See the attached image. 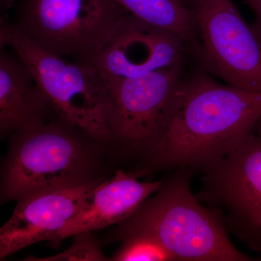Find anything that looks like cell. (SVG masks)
<instances>
[{
	"instance_id": "obj_1",
	"label": "cell",
	"mask_w": 261,
	"mask_h": 261,
	"mask_svg": "<svg viewBox=\"0 0 261 261\" xmlns=\"http://www.w3.org/2000/svg\"><path fill=\"white\" fill-rule=\"evenodd\" d=\"M260 116L261 93L219 83L191 59L169 128L139 172H208L254 133Z\"/></svg>"
},
{
	"instance_id": "obj_2",
	"label": "cell",
	"mask_w": 261,
	"mask_h": 261,
	"mask_svg": "<svg viewBox=\"0 0 261 261\" xmlns=\"http://www.w3.org/2000/svg\"><path fill=\"white\" fill-rule=\"evenodd\" d=\"M187 169L172 171L154 195L121 222L122 237L143 234L159 242L178 261H252L230 241L219 211L194 195Z\"/></svg>"
},
{
	"instance_id": "obj_3",
	"label": "cell",
	"mask_w": 261,
	"mask_h": 261,
	"mask_svg": "<svg viewBox=\"0 0 261 261\" xmlns=\"http://www.w3.org/2000/svg\"><path fill=\"white\" fill-rule=\"evenodd\" d=\"M1 47L14 51L37 81L57 116L94 140H113L106 80L88 61H69L39 47L13 23L1 20Z\"/></svg>"
},
{
	"instance_id": "obj_4",
	"label": "cell",
	"mask_w": 261,
	"mask_h": 261,
	"mask_svg": "<svg viewBox=\"0 0 261 261\" xmlns=\"http://www.w3.org/2000/svg\"><path fill=\"white\" fill-rule=\"evenodd\" d=\"M84 135L59 117L11 135L1 200H19L95 179L90 177L92 156Z\"/></svg>"
},
{
	"instance_id": "obj_5",
	"label": "cell",
	"mask_w": 261,
	"mask_h": 261,
	"mask_svg": "<svg viewBox=\"0 0 261 261\" xmlns=\"http://www.w3.org/2000/svg\"><path fill=\"white\" fill-rule=\"evenodd\" d=\"M127 13L114 0H22L13 24L49 53L89 61Z\"/></svg>"
},
{
	"instance_id": "obj_6",
	"label": "cell",
	"mask_w": 261,
	"mask_h": 261,
	"mask_svg": "<svg viewBox=\"0 0 261 261\" xmlns=\"http://www.w3.org/2000/svg\"><path fill=\"white\" fill-rule=\"evenodd\" d=\"M190 60L140 77L103 76L111 99L113 140L127 152L145 161L163 140L172 121Z\"/></svg>"
},
{
	"instance_id": "obj_7",
	"label": "cell",
	"mask_w": 261,
	"mask_h": 261,
	"mask_svg": "<svg viewBox=\"0 0 261 261\" xmlns=\"http://www.w3.org/2000/svg\"><path fill=\"white\" fill-rule=\"evenodd\" d=\"M192 10L199 42L191 59L231 87L261 93V35L231 0H182Z\"/></svg>"
},
{
	"instance_id": "obj_8",
	"label": "cell",
	"mask_w": 261,
	"mask_h": 261,
	"mask_svg": "<svg viewBox=\"0 0 261 261\" xmlns=\"http://www.w3.org/2000/svg\"><path fill=\"white\" fill-rule=\"evenodd\" d=\"M196 197L222 214L225 228L261 255V138L252 134L201 177Z\"/></svg>"
},
{
	"instance_id": "obj_9",
	"label": "cell",
	"mask_w": 261,
	"mask_h": 261,
	"mask_svg": "<svg viewBox=\"0 0 261 261\" xmlns=\"http://www.w3.org/2000/svg\"><path fill=\"white\" fill-rule=\"evenodd\" d=\"M190 59V46L185 39L127 13L88 61L102 76L134 78Z\"/></svg>"
},
{
	"instance_id": "obj_10",
	"label": "cell",
	"mask_w": 261,
	"mask_h": 261,
	"mask_svg": "<svg viewBox=\"0 0 261 261\" xmlns=\"http://www.w3.org/2000/svg\"><path fill=\"white\" fill-rule=\"evenodd\" d=\"M102 181L95 178L79 186L38 192L19 200L11 218L0 228V257L39 242L53 243Z\"/></svg>"
},
{
	"instance_id": "obj_11",
	"label": "cell",
	"mask_w": 261,
	"mask_h": 261,
	"mask_svg": "<svg viewBox=\"0 0 261 261\" xmlns=\"http://www.w3.org/2000/svg\"><path fill=\"white\" fill-rule=\"evenodd\" d=\"M162 181H139L136 176L118 170L114 177L101 182L92 190L53 243H60L63 239L78 233L92 232L126 221L161 188Z\"/></svg>"
},
{
	"instance_id": "obj_12",
	"label": "cell",
	"mask_w": 261,
	"mask_h": 261,
	"mask_svg": "<svg viewBox=\"0 0 261 261\" xmlns=\"http://www.w3.org/2000/svg\"><path fill=\"white\" fill-rule=\"evenodd\" d=\"M49 106L28 67L14 51L0 55V135H11L51 121Z\"/></svg>"
},
{
	"instance_id": "obj_13",
	"label": "cell",
	"mask_w": 261,
	"mask_h": 261,
	"mask_svg": "<svg viewBox=\"0 0 261 261\" xmlns=\"http://www.w3.org/2000/svg\"><path fill=\"white\" fill-rule=\"evenodd\" d=\"M143 21L177 34L190 48L199 42L195 16L182 0H114Z\"/></svg>"
},
{
	"instance_id": "obj_14",
	"label": "cell",
	"mask_w": 261,
	"mask_h": 261,
	"mask_svg": "<svg viewBox=\"0 0 261 261\" xmlns=\"http://www.w3.org/2000/svg\"><path fill=\"white\" fill-rule=\"evenodd\" d=\"M124 244L113 257L118 261H168L172 255L159 242L143 234H132L123 238Z\"/></svg>"
},
{
	"instance_id": "obj_15",
	"label": "cell",
	"mask_w": 261,
	"mask_h": 261,
	"mask_svg": "<svg viewBox=\"0 0 261 261\" xmlns=\"http://www.w3.org/2000/svg\"><path fill=\"white\" fill-rule=\"evenodd\" d=\"M74 243L68 250L45 258L28 257L27 260L58 261V260H108L103 255L96 238L91 232L81 233L75 235Z\"/></svg>"
},
{
	"instance_id": "obj_16",
	"label": "cell",
	"mask_w": 261,
	"mask_h": 261,
	"mask_svg": "<svg viewBox=\"0 0 261 261\" xmlns=\"http://www.w3.org/2000/svg\"><path fill=\"white\" fill-rule=\"evenodd\" d=\"M256 14V20L254 23L253 27L255 30L261 35V0H258L256 8L254 10Z\"/></svg>"
},
{
	"instance_id": "obj_17",
	"label": "cell",
	"mask_w": 261,
	"mask_h": 261,
	"mask_svg": "<svg viewBox=\"0 0 261 261\" xmlns=\"http://www.w3.org/2000/svg\"><path fill=\"white\" fill-rule=\"evenodd\" d=\"M245 2L250 5V7L252 8V9L255 10V8H256L257 2L258 0H245Z\"/></svg>"
}]
</instances>
